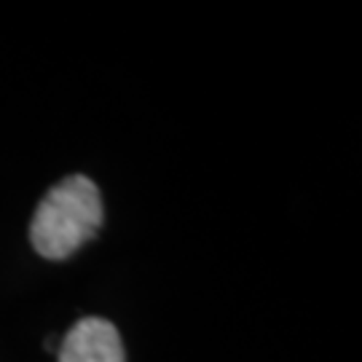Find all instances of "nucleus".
Wrapping results in <instances>:
<instances>
[{
	"mask_svg": "<svg viewBox=\"0 0 362 362\" xmlns=\"http://www.w3.org/2000/svg\"><path fill=\"white\" fill-rule=\"evenodd\" d=\"M103 226L100 188L83 177L70 175L40 199L30 223V242L35 252L49 260L70 258Z\"/></svg>",
	"mask_w": 362,
	"mask_h": 362,
	"instance_id": "nucleus-1",
	"label": "nucleus"
},
{
	"mask_svg": "<svg viewBox=\"0 0 362 362\" xmlns=\"http://www.w3.org/2000/svg\"><path fill=\"white\" fill-rule=\"evenodd\" d=\"M59 362H127L116 325L103 317H83L67 330Z\"/></svg>",
	"mask_w": 362,
	"mask_h": 362,
	"instance_id": "nucleus-2",
	"label": "nucleus"
}]
</instances>
